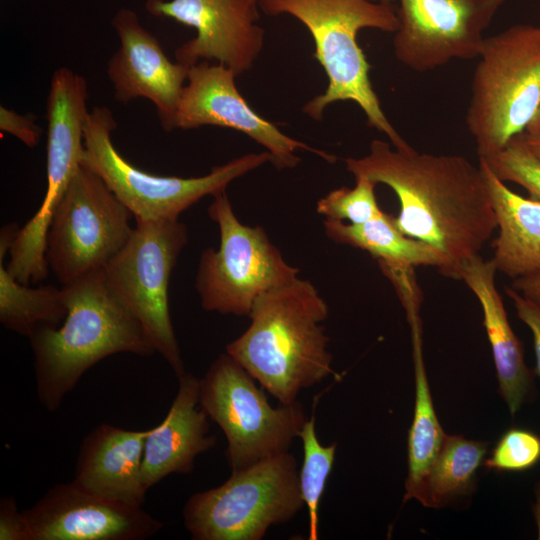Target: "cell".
I'll list each match as a JSON object with an SVG mask.
<instances>
[{
	"label": "cell",
	"mask_w": 540,
	"mask_h": 540,
	"mask_svg": "<svg viewBox=\"0 0 540 540\" xmlns=\"http://www.w3.org/2000/svg\"><path fill=\"white\" fill-rule=\"evenodd\" d=\"M507 0H399L396 58L416 72L478 58L484 31Z\"/></svg>",
	"instance_id": "obj_13"
},
{
	"label": "cell",
	"mask_w": 540,
	"mask_h": 540,
	"mask_svg": "<svg viewBox=\"0 0 540 540\" xmlns=\"http://www.w3.org/2000/svg\"><path fill=\"white\" fill-rule=\"evenodd\" d=\"M15 223L0 231V322L22 336L30 337L41 327H57L67 315L62 287L37 288L17 281L4 266L3 258L10 251L18 232Z\"/></svg>",
	"instance_id": "obj_22"
},
{
	"label": "cell",
	"mask_w": 540,
	"mask_h": 540,
	"mask_svg": "<svg viewBox=\"0 0 540 540\" xmlns=\"http://www.w3.org/2000/svg\"><path fill=\"white\" fill-rule=\"evenodd\" d=\"M466 114L479 158L524 133L540 101V27L515 25L484 39Z\"/></svg>",
	"instance_id": "obj_5"
},
{
	"label": "cell",
	"mask_w": 540,
	"mask_h": 540,
	"mask_svg": "<svg viewBox=\"0 0 540 540\" xmlns=\"http://www.w3.org/2000/svg\"><path fill=\"white\" fill-rule=\"evenodd\" d=\"M497 269L492 259L479 254L460 266L463 280L477 297L483 312V324L491 345L499 393L514 416L533 393L534 372L524 361L523 345L515 335L495 284Z\"/></svg>",
	"instance_id": "obj_20"
},
{
	"label": "cell",
	"mask_w": 540,
	"mask_h": 540,
	"mask_svg": "<svg viewBox=\"0 0 540 540\" xmlns=\"http://www.w3.org/2000/svg\"><path fill=\"white\" fill-rule=\"evenodd\" d=\"M481 159L501 181L516 183L525 188L531 198L540 200V159L527 147L522 134L502 150Z\"/></svg>",
	"instance_id": "obj_28"
},
{
	"label": "cell",
	"mask_w": 540,
	"mask_h": 540,
	"mask_svg": "<svg viewBox=\"0 0 540 540\" xmlns=\"http://www.w3.org/2000/svg\"><path fill=\"white\" fill-rule=\"evenodd\" d=\"M305 505L289 452L232 470L220 486L193 494L183 508L194 540H261Z\"/></svg>",
	"instance_id": "obj_7"
},
{
	"label": "cell",
	"mask_w": 540,
	"mask_h": 540,
	"mask_svg": "<svg viewBox=\"0 0 540 540\" xmlns=\"http://www.w3.org/2000/svg\"><path fill=\"white\" fill-rule=\"evenodd\" d=\"M62 289L67 306L62 325L41 327L28 337L36 393L49 411L57 410L82 375L104 358L156 352L142 324L108 288L103 271Z\"/></svg>",
	"instance_id": "obj_3"
},
{
	"label": "cell",
	"mask_w": 540,
	"mask_h": 540,
	"mask_svg": "<svg viewBox=\"0 0 540 540\" xmlns=\"http://www.w3.org/2000/svg\"><path fill=\"white\" fill-rule=\"evenodd\" d=\"M506 294L513 301L518 318L532 332L536 357L535 374L540 378V305L525 298L510 286L505 287Z\"/></svg>",
	"instance_id": "obj_32"
},
{
	"label": "cell",
	"mask_w": 540,
	"mask_h": 540,
	"mask_svg": "<svg viewBox=\"0 0 540 540\" xmlns=\"http://www.w3.org/2000/svg\"><path fill=\"white\" fill-rule=\"evenodd\" d=\"M178 379V392L167 415L150 428L145 440L142 480L147 490L168 475L190 473L196 457L216 443L200 405V379L186 372Z\"/></svg>",
	"instance_id": "obj_18"
},
{
	"label": "cell",
	"mask_w": 540,
	"mask_h": 540,
	"mask_svg": "<svg viewBox=\"0 0 540 540\" xmlns=\"http://www.w3.org/2000/svg\"><path fill=\"white\" fill-rule=\"evenodd\" d=\"M188 242L178 220H136L123 249L103 270L108 288L139 320L156 352L179 378L185 373L168 300L171 274Z\"/></svg>",
	"instance_id": "obj_10"
},
{
	"label": "cell",
	"mask_w": 540,
	"mask_h": 540,
	"mask_svg": "<svg viewBox=\"0 0 540 540\" xmlns=\"http://www.w3.org/2000/svg\"><path fill=\"white\" fill-rule=\"evenodd\" d=\"M130 210L93 171L80 166L51 219L46 260L62 285L103 271L133 229Z\"/></svg>",
	"instance_id": "obj_11"
},
{
	"label": "cell",
	"mask_w": 540,
	"mask_h": 540,
	"mask_svg": "<svg viewBox=\"0 0 540 540\" xmlns=\"http://www.w3.org/2000/svg\"><path fill=\"white\" fill-rule=\"evenodd\" d=\"M534 515L537 522L538 527V539H540V484L537 489V501L534 506Z\"/></svg>",
	"instance_id": "obj_36"
},
{
	"label": "cell",
	"mask_w": 540,
	"mask_h": 540,
	"mask_svg": "<svg viewBox=\"0 0 540 540\" xmlns=\"http://www.w3.org/2000/svg\"><path fill=\"white\" fill-rule=\"evenodd\" d=\"M258 1V0H257Z\"/></svg>",
	"instance_id": "obj_38"
},
{
	"label": "cell",
	"mask_w": 540,
	"mask_h": 540,
	"mask_svg": "<svg viewBox=\"0 0 540 540\" xmlns=\"http://www.w3.org/2000/svg\"><path fill=\"white\" fill-rule=\"evenodd\" d=\"M258 6L267 15L295 17L312 35L314 57L328 85L304 105L305 114L321 120L328 105L353 101L364 112L368 126L385 134L395 148L411 147L383 112L370 81L371 66L357 42L364 28L396 32L399 20L393 5L370 0H258Z\"/></svg>",
	"instance_id": "obj_4"
},
{
	"label": "cell",
	"mask_w": 540,
	"mask_h": 540,
	"mask_svg": "<svg viewBox=\"0 0 540 540\" xmlns=\"http://www.w3.org/2000/svg\"><path fill=\"white\" fill-rule=\"evenodd\" d=\"M524 134L529 138L540 140V101L532 120L524 131Z\"/></svg>",
	"instance_id": "obj_34"
},
{
	"label": "cell",
	"mask_w": 540,
	"mask_h": 540,
	"mask_svg": "<svg viewBox=\"0 0 540 540\" xmlns=\"http://www.w3.org/2000/svg\"><path fill=\"white\" fill-rule=\"evenodd\" d=\"M323 224L331 240L364 250L380 264L397 268L433 266L439 272L444 268V259L435 248L403 234L394 216L385 212L362 224L330 219H325Z\"/></svg>",
	"instance_id": "obj_23"
},
{
	"label": "cell",
	"mask_w": 540,
	"mask_h": 540,
	"mask_svg": "<svg viewBox=\"0 0 540 540\" xmlns=\"http://www.w3.org/2000/svg\"><path fill=\"white\" fill-rule=\"evenodd\" d=\"M540 462V436L528 429L510 428L496 443L484 465L497 472H524Z\"/></svg>",
	"instance_id": "obj_29"
},
{
	"label": "cell",
	"mask_w": 540,
	"mask_h": 540,
	"mask_svg": "<svg viewBox=\"0 0 540 540\" xmlns=\"http://www.w3.org/2000/svg\"><path fill=\"white\" fill-rule=\"evenodd\" d=\"M303 444V464L299 472L300 490L309 516V540L319 538V504L332 471L337 443L319 442L312 414L298 435Z\"/></svg>",
	"instance_id": "obj_26"
},
{
	"label": "cell",
	"mask_w": 540,
	"mask_h": 540,
	"mask_svg": "<svg viewBox=\"0 0 540 540\" xmlns=\"http://www.w3.org/2000/svg\"><path fill=\"white\" fill-rule=\"evenodd\" d=\"M88 85L85 77L69 68L54 71L46 102L47 189L40 208L21 228L12 245L21 263L36 266L45 261L46 239L54 211L71 178L81 166Z\"/></svg>",
	"instance_id": "obj_12"
},
{
	"label": "cell",
	"mask_w": 540,
	"mask_h": 540,
	"mask_svg": "<svg viewBox=\"0 0 540 540\" xmlns=\"http://www.w3.org/2000/svg\"><path fill=\"white\" fill-rule=\"evenodd\" d=\"M328 306L315 286L296 278L261 295L247 330L226 353L282 404L331 374L332 355L322 322Z\"/></svg>",
	"instance_id": "obj_2"
},
{
	"label": "cell",
	"mask_w": 540,
	"mask_h": 540,
	"mask_svg": "<svg viewBox=\"0 0 540 540\" xmlns=\"http://www.w3.org/2000/svg\"><path fill=\"white\" fill-rule=\"evenodd\" d=\"M345 164L354 177L394 191L400 204L396 226L442 255L445 277L459 279L461 264L479 254L497 229L482 170L463 156L398 149L375 139L367 155L346 158Z\"/></svg>",
	"instance_id": "obj_1"
},
{
	"label": "cell",
	"mask_w": 540,
	"mask_h": 540,
	"mask_svg": "<svg viewBox=\"0 0 540 540\" xmlns=\"http://www.w3.org/2000/svg\"><path fill=\"white\" fill-rule=\"evenodd\" d=\"M377 3L393 5L396 0H370Z\"/></svg>",
	"instance_id": "obj_37"
},
{
	"label": "cell",
	"mask_w": 540,
	"mask_h": 540,
	"mask_svg": "<svg viewBox=\"0 0 540 540\" xmlns=\"http://www.w3.org/2000/svg\"><path fill=\"white\" fill-rule=\"evenodd\" d=\"M411 324L415 372V406L408 432V475L403 502L413 498L422 477L437 456L444 442V433L437 418L424 367L421 325L418 314L408 318Z\"/></svg>",
	"instance_id": "obj_25"
},
{
	"label": "cell",
	"mask_w": 540,
	"mask_h": 540,
	"mask_svg": "<svg viewBox=\"0 0 540 540\" xmlns=\"http://www.w3.org/2000/svg\"><path fill=\"white\" fill-rule=\"evenodd\" d=\"M510 287L540 305V272L513 279Z\"/></svg>",
	"instance_id": "obj_33"
},
{
	"label": "cell",
	"mask_w": 540,
	"mask_h": 540,
	"mask_svg": "<svg viewBox=\"0 0 540 540\" xmlns=\"http://www.w3.org/2000/svg\"><path fill=\"white\" fill-rule=\"evenodd\" d=\"M23 513L31 540H142L164 527L142 507L98 496L74 481L49 488Z\"/></svg>",
	"instance_id": "obj_16"
},
{
	"label": "cell",
	"mask_w": 540,
	"mask_h": 540,
	"mask_svg": "<svg viewBox=\"0 0 540 540\" xmlns=\"http://www.w3.org/2000/svg\"><path fill=\"white\" fill-rule=\"evenodd\" d=\"M479 166L499 230L492 258L497 271L512 279L540 272V200L513 192L481 158Z\"/></svg>",
	"instance_id": "obj_21"
},
{
	"label": "cell",
	"mask_w": 540,
	"mask_h": 540,
	"mask_svg": "<svg viewBox=\"0 0 540 540\" xmlns=\"http://www.w3.org/2000/svg\"><path fill=\"white\" fill-rule=\"evenodd\" d=\"M235 72L222 64L201 61L189 68L175 116V129L219 126L239 131L270 153L277 169L295 167L297 151L312 152L329 163L334 155L312 148L284 134L274 123L264 119L247 103L235 84Z\"/></svg>",
	"instance_id": "obj_14"
},
{
	"label": "cell",
	"mask_w": 540,
	"mask_h": 540,
	"mask_svg": "<svg viewBox=\"0 0 540 540\" xmlns=\"http://www.w3.org/2000/svg\"><path fill=\"white\" fill-rule=\"evenodd\" d=\"M353 188L341 187L330 191L317 202V212L330 220H348L362 224L381 216L375 195L376 184L366 177H355Z\"/></svg>",
	"instance_id": "obj_27"
},
{
	"label": "cell",
	"mask_w": 540,
	"mask_h": 540,
	"mask_svg": "<svg viewBox=\"0 0 540 540\" xmlns=\"http://www.w3.org/2000/svg\"><path fill=\"white\" fill-rule=\"evenodd\" d=\"M0 130L15 136L30 148L39 143L42 134L35 116L21 115L4 106L0 107Z\"/></svg>",
	"instance_id": "obj_30"
},
{
	"label": "cell",
	"mask_w": 540,
	"mask_h": 540,
	"mask_svg": "<svg viewBox=\"0 0 540 540\" xmlns=\"http://www.w3.org/2000/svg\"><path fill=\"white\" fill-rule=\"evenodd\" d=\"M112 26L120 40V47L107 65L115 100L128 103L146 98L155 106L162 128L175 129L176 111L190 67L172 62L133 10H118Z\"/></svg>",
	"instance_id": "obj_17"
},
{
	"label": "cell",
	"mask_w": 540,
	"mask_h": 540,
	"mask_svg": "<svg viewBox=\"0 0 540 540\" xmlns=\"http://www.w3.org/2000/svg\"><path fill=\"white\" fill-rule=\"evenodd\" d=\"M116 127L107 107H94L89 112L81 165L106 183L135 220H178L204 196L225 191L233 180L272 160L269 152L262 151L234 158L200 177L155 175L138 169L117 151L111 138Z\"/></svg>",
	"instance_id": "obj_6"
},
{
	"label": "cell",
	"mask_w": 540,
	"mask_h": 540,
	"mask_svg": "<svg viewBox=\"0 0 540 540\" xmlns=\"http://www.w3.org/2000/svg\"><path fill=\"white\" fill-rule=\"evenodd\" d=\"M488 444L461 435H447L440 451L418 484L413 498L423 506L440 508L475 488L478 468Z\"/></svg>",
	"instance_id": "obj_24"
},
{
	"label": "cell",
	"mask_w": 540,
	"mask_h": 540,
	"mask_svg": "<svg viewBox=\"0 0 540 540\" xmlns=\"http://www.w3.org/2000/svg\"><path fill=\"white\" fill-rule=\"evenodd\" d=\"M0 540H31L30 529L23 511H19L12 496L0 501Z\"/></svg>",
	"instance_id": "obj_31"
},
{
	"label": "cell",
	"mask_w": 540,
	"mask_h": 540,
	"mask_svg": "<svg viewBox=\"0 0 540 540\" xmlns=\"http://www.w3.org/2000/svg\"><path fill=\"white\" fill-rule=\"evenodd\" d=\"M523 140L527 147L530 149V151L540 159V140L538 139H532L527 137L524 133H522Z\"/></svg>",
	"instance_id": "obj_35"
},
{
	"label": "cell",
	"mask_w": 540,
	"mask_h": 540,
	"mask_svg": "<svg viewBox=\"0 0 540 540\" xmlns=\"http://www.w3.org/2000/svg\"><path fill=\"white\" fill-rule=\"evenodd\" d=\"M208 208L218 225V250L205 249L196 275V290L204 310L249 316L266 292L298 278V268L283 258L260 226L242 224L225 191L213 196Z\"/></svg>",
	"instance_id": "obj_8"
},
{
	"label": "cell",
	"mask_w": 540,
	"mask_h": 540,
	"mask_svg": "<svg viewBox=\"0 0 540 540\" xmlns=\"http://www.w3.org/2000/svg\"><path fill=\"white\" fill-rule=\"evenodd\" d=\"M149 431L98 425L82 441L73 481L98 496L142 507L148 491L142 461Z\"/></svg>",
	"instance_id": "obj_19"
},
{
	"label": "cell",
	"mask_w": 540,
	"mask_h": 540,
	"mask_svg": "<svg viewBox=\"0 0 540 540\" xmlns=\"http://www.w3.org/2000/svg\"><path fill=\"white\" fill-rule=\"evenodd\" d=\"M254 380L227 353L200 379V405L226 437L231 470L288 452L307 421L300 402L274 408Z\"/></svg>",
	"instance_id": "obj_9"
},
{
	"label": "cell",
	"mask_w": 540,
	"mask_h": 540,
	"mask_svg": "<svg viewBox=\"0 0 540 540\" xmlns=\"http://www.w3.org/2000/svg\"><path fill=\"white\" fill-rule=\"evenodd\" d=\"M145 8L195 29V37L175 50L176 61L187 67L216 60L239 76L263 48L257 0H146Z\"/></svg>",
	"instance_id": "obj_15"
}]
</instances>
